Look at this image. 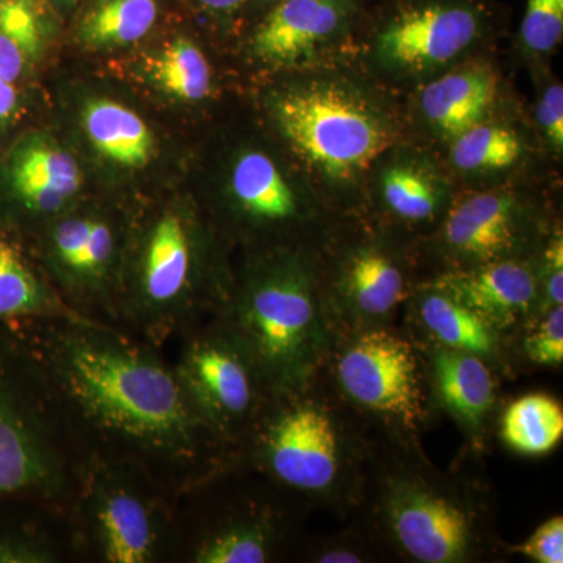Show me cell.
Returning <instances> with one entry per match:
<instances>
[{"label":"cell","instance_id":"12","mask_svg":"<svg viewBox=\"0 0 563 563\" xmlns=\"http://www.w3.org/2000/svg\"><path fill=\"white\" fill-rule=\"evenodd\" d=\"M209 38L180 11L136 49L99 65L165 117L180 122L201 120L224 92Z\"/></svg>","mask_w":563,"mask_h":563},{"label":"cell","instance_id":"9","mask_svg":"<svg viewBox=\"0 0 563 563\" xmlns=\"http://www.w3.org/2000/svg\"><path fill=\"white\" fill-rule=\"evenodd\" d=\"M324 372L376 432L418 440L431 421L435 404L424 352L395 324L333 336Z\"/></svg>","mask_w":563,"mask_h":563},{"label":"cell","instance_id":"20","mask_svg":"<svg viewBox=\"0 0 563 563\" xmlns=\"http://www.w3.org/2000/svg\"><path fill=\"white\" fill-rule=\"evenodd\" d=\"M428 280L512 342L542 312L539 255L437 273Z\"/></svg>","mask_w":563,"mask_h":563},{"label":"cell","instance_id":"25","mask_svg":"<svg viewBox=\"0 0 563 563\" xmlns=\"http://www.w3.org/2000/svg\"><path fill=\"white\" fill-rule=\"evenodd\" d=\"M499 96V76L490 62L455 63L422 85L415 102L418 120L437 140L455 136L490 118Z\"/></svg>","mask_w":563,"mask_h":563},{"label":"cell","instance_id":"10","mask_svg":"<svg viewBox=\"0 0 563 563\" xmlns=\"http://www.w3.org/2000/svg\"><path fill=\"white\" fill-rule=\"evenodd\" d=\"M131 214V202L95 192L24 243L63 301L90 320L118 321Z\"/></svg>","mask_w":563,"mask_h":563},{"label":"cell","instance_id":"40","mask_svg":"<svg viewBox=\"0 0 563 563\" xmlns=\"http://www.w3.org/2000/svg\"><path fill=\"white\" fill-rule=\"evenodd\" d=\"M52 13L62 21L63 27L68 24L70 18H73L74 11L80 5L81 0H43Z\"/></svg>","mask_w":563,"mask_h":563},{"label":"cell","instance_id":"30","mask_svg":"<svg viewBox=\"0 0 563 563\" xmlns=\"http://www.w3.org/2000/svg\"><path fill=\"white\" fill-rule=\"evenodd\" d=\"M504 444L526 457L550 454L563 439L562 404L544 393L515 399L499 418Z\"/></svg>","mask_w":563,"mask_h":563},{"label":"cell","instance_id":"1","mask_svg":"<svg viewBox=\"0 0 563 563\" xmlns=\"http://www.w3.org/2000/svg\"><path fill=\"white\" fill-rule=\"evenodd\" d=\"M22 368L103 443L173 473L220 468L224 446L192 410L172 366L109 322L0 325Z\"/></svg>","mask_w":563,"mask_h":563},{"label":"cell","instance_id":"26","mask_svg":"<svg viewBox=\"0 0 563 563\" xmlns=\"http://www.w3.org/2000/svg\"><path fill=\"white\" fill-rule=\"evenodd\" d=\"M63 31L43 0H0V79L38 81L54 51L63 46Z\"/></svg>","mask_w":563,"mask_h":563},{"label":"cell","instance_id":"28","mask_svg":"<svg viewBox=\"0 0 563 563\" xmlns=\"http://www.w3.org/2000/svg\"><path fill=\"white\" fill-rule=\"evenodd\" d=\"M38 320L96 321L70 309L27 246L0 229V325Z\"/></svg>","mask_w":563,"mask_h":563},{"label":"cell","instance_id":"38","mask_svg":"<svg viewBox=\"0 0 563 563\" xmlns=\"http://www.w3.org/2000/svg\"><path fill=\"white\" fill-rule=\"evenodd\" d=\"M536 121L548 147L554 154L563 151V87L561 81H551L540 91L536 107Z\"/></svg>","mask_w":563,"mask_h":563},{"label":"cell","instance_id":"4","mask_svg":"<svg viewBox=\"0 0 563 563\" xmlns=\"http://www.w3.org/2000/svg\"><path fill=\"white\" fill-rule=\"evenodd\" d=\"M357 509L384 553L404 561L474 563L504 550L484 488L440 472L418 440L377 432Z\"/></svg>","mask_w":563,"mask_h":563},{"label":"cell","instance_id":"33","mask_svg":"<svg viewBox=\"0 0 563 563\" xmlns=\"http://www.w3.org/2000/svg\"><path fill=\"white\" fill-rule=\"evenodd\" d=\"M383 554V548L358 526L317 539L306 555L314 563H368L379 561Z\"/></svg>","mask_w":563,"mask_h":563},{"label":"cell","instance_id":"21","mask_svg":"<svg viewBox=\"0 0 563 563\" xmlns=\"http://www.w3.org/2000/svg\"><path fill=\"white\" fill-rule=\"evenodd\" d=\"M184 11L177 0H81L63 31V46L92 63L122 57Z\"/></svg>","mask_w":563,"mask_h":563},{"label":"cell","instance_id":"27","mask_svg":"<svg viewBox=\"0 0 563 563\" xmlns=\"http://www.w3.org/2000/svg\"><path fill=\"white\" fill-rule=\"evenodd\" d=\"M290 523L272 504H252L225 515L199 540L196 563H268L277 561L290 542Z\"/></svg>","mask_w":563,"mask_h":563},{"label":"cell","instance_id":"22","mask_svg":"<svg viewBox=\"0 0 563 563\" xmlns=\"http://www.w3.org/2000/svg\"><path fill=\"white\" fill-rule=\"evenodd\" d=\"M368 190L373 191L374 203L385 221L406 232H432L454 199L442 169L421 152L401 144L377 163Z\"/></svg>","mask_w":563,"mask_h":563},{"label":"cell","instance_id":"41","mask_svg":"<svg viewBox=\"0 0 563 563\" xmlns=\"http://www.w3.org/2000/svg\"><path fill=\"white\" fill-rule=\"evenodd\" d=\"M277 2H280V0H250V2H247L246 20H244V27H246V25L250 24L251 21H254L255 18L261 16L263 11L272 9L273 5H276Z\"/></svg>","mask_w":563,"mask_h":563},{"label":"cell","instance_id":"13","mask_svg":"<svg viewBox=\"0 0 563 563\" xmlns=\"http://www.w3.org/2000/svg\"><path fill=\"white\" fill-rule=\"evenodd\" d=\"M99 192L54 124H32L0 150V229L29 242L44 224Z\"/></svg>","mask_w":563,"mask_h":563},{"label":"cell","instance_id":"32","mask_svg":"<svg viewBox=\"0 0 563 563\" xmlns=\"http://www.w3.org/2000/svg\"><path fill=\"white\" fill-rule=\"evenodd\" d=\"M563 36V0H526L520 41L531 55L551 54Z\"/></svg>","mask_w":563,"mask_h":563},{"label":"cell","instance_id":"18","mask_svg":"<svg viewBox=\"0 0 563 563\" xmlns=\"http://www.w3.org/2000/svg\"><path fill=\"white\" fill-rule=\"evenodd\" d=\"M363 0H280L240 33L244 58L269 76L309 69L347 38Z\"/></svg>","mask_w":563,"mask_h":563},{"label":"cell","instance_id":"24","mask_svg":"<svg viewBox=\"0 0 563 563\" xmlns=\"http://www.w3.org/2000/svg\"><path fill=\"white\" fill-rule=\"evenodd\" d=\"M420 347L428 363L433 404L453 418L473 448L483 450L498 406L499 373L470 352Z\"/></svg>","mask_w":563,"mask_h":563},{"label":"cell","instance_id":"14","mask_svg":"<svg viewBox=\"0 0 563 563\" xmlns=\"http://www.w3.org/2000/svg\"><path fill=\"white\" fill-rule=\"evenodd\" d=\"M493 24L485 0H398L377 22L369 51L396 79H422L462 62Z\"/></svg>","mask_w":563,"mask_h":563},{"label":"cell","instance_id":"29","mask_svg":"<svg viewBox=\"0 0 563 563\" xmlns=\"http://www.w3.org/2000/svg\"><path fill=\"white\" fill-rule=\"evenodd\" d=\"M450 144V163L468 177L499 176L512 172L525 161L521 133L506 122L490 118L455 136Z\"/></svg>","mask_w":563,"mask_h":563},{"label":"cell","instance_id":"36","mask_svg":"<svg viewBox=\"0 0 563 563\" xmlns=\"http://www.w3.org/2000/svg\"><path fill=\"white\" fill-rule=\"evenodd\" d=\"M504 553L523 555L536 563L563 562V517L554 515L543 521L525 542L504 544Z\"/></svg>","mask_w":563,"mask_h":563},{"label":"cell","instance_id":"34","mask_svg":"<svg viewBox=\"0 0 563 563\" xmlns=\"http://www.w3.org/2000/svg\"><path fill=\"white\" fill-rule=\"evenodd\" d=\"M210 38L242 33L250 0H177Z\"/></svg>","mask_w":563,"mask_h":563},{"label":"cell","instance_id":"3","mask_svg":"<svg viewBox=\"0 0 563 563\" xmlns=\"http://www.w3.org/2000/svg\"><path fill=\"white\" fill-rule=\"evenodd\" d=\"M262 125L290 154L329 209L351 211L380 158L401 141L395 110L342 73L282 74L262 90Z\"/></svg>","mask_w":563,"mask_h":563},{"label":"cell","instance_id":"11","mask_svg":"<svg viewBox=\"0 0 563 563\" xmlns=\"http://www.w3.org/2000/svg\"><path fill=\"white\" fill-rule=\"evenodd\" d=\"M322 306L332 335L395 324L421 282L409 255L383 233L336 236L314 250Z\"/></svg>","mask_w":563,"mask_h":563},{"label":"cell","instance_id":"17","mask_svg":"<svg viewBox=\"0 0 563 563\" xmlns=\"http://www.w3.org/2000/svg\"><path fill=\"white\" fill-rule=\"evenodd\" d=\"M5 336V335H3ZM65 477L38 398L7 339L0 344V501L57 495Z\"/></svg>","mask_w":563,"mask_h":563},{"label":"cell","instance_id":"15","mask_svg":"<svg viewBox=\"0 0 563 563\" xmlns=\"http://www.w3.org/2000/svg\"><path fill=\"white\" fill-rule=\"evenodd\" d=\"M192 410L225 448L250 435L269 390L261 372L218 318L190 336L174 366Z\"/></svg>","mask_w":563,"mask_h":563},{"label":"cell","instance_id":"19","mask_svg":"<svg viewBox=\"0 0 563 563\" xmlns=\"http://www.w3.org/2000/svg\"><path fill=\"white\" fill-rule=\"evenodd\" d=\"M85 483L91 537L103 561H157L165 544V523L154 503L109 462H96Z\"/></svg>","mask_w":563,"mask_h":563},{"label":"cell","instance_id":"23","mask_svg":"<svg viewBox=\"0 0 563 563\" xmlns=\"http://www.w3.org/2000/svg\"><path fill=\"white\" fill-rule=\"evenodd\" d=\"M406 313L415 333L410 336L420 346H440L470 352L490 363L499 374L514 369V342L493 329L479 314L463 306L453 296L424 280L407 301Z\"/></svg>","mask_w":563,"mask_h":563},{"label":"cell","instance_id":"35","mask_svg":"<svg viewBox=\"0 0 563 563\" xmlns=\"http://www.w3.org/2000/svg\"><path fill=\"white\" fill-rule=\"evenodd\" d=\"M38 85H18L0 79V150L32 125L41 103Z\"/></svg>","mask_w":563,"mask_h":563},{"label":"cell","instance_id":"16","mask_svg":"<svg viewBox=\"0 0 563 563\" xmlns=\"http://www.w3.org/2000/svg\"><path fill=\"white\" fill-rule=\"evenodd\" d=\"M539 210L512 188L463 192L428 235L443 272L487 263L526 261L542 251L548 233Z\"/></svg>","mask_w":563,"mask_h":563},{"label":"cell","instance_id":"31","mask_svg":"<svg viewBox=\"0 0 563 563\" xmlns=\"http://www.w3.org/2000/svg\"><path fill=\"white\" fill-rule=\"evenodd\" d=\"M515 355L537 366L558 368L563 363V306L537 314L514 339Z\"/></svg>","mask_w":563,"mask_h":563},{"label":"cell","instance_id":"8","mask_svg":"<svg viewBox=\"0 0 563 563\" xmlns=\"http://www.w3.org/2000/svg\"><path fill=\"white\" fill-rule=\"evenodd\" d=\"M217 318L251 355L269 393L303 383L328 362L333 335L312 247L244 257Z\"/></svg>","mask_w":563,"mask_h":563},{"label":"cell","instance_id":"39","mask_svg":"<svg viewBox=\"0 0 563 563\" xmlns=\"http://www.w3.org/2000/svg\"><path fill=\"white\" fill-rule=\"evenodd\" d=\"M55 551L40 536L0 528V563H49Z\"/></svg>","mask_w":563,"mask_h":563},{"label":"cell","instance_id":"5","mask_svg":"<svg viewBox=\"0 0 563 563\" xmlns=\"http://www.w3.org/2000/svg\"><path fill=\"white\" fill-rule=\"evenodd\" d=\"M377 432L344 401L324 368L269 393L239 448L252 466L299 501L346 515L357 510Z\"/></svg>","mask_w":563,"mask_h":563},{"label":"cell","instance_id":"7","mask_svg":"<svg viewBox=\"0 0 563 563\" xmlns=\"http://www.w3.org/2000/svg\"><path fill=\"white\" fill-rule=\"evenodd\" d=\"M55 79L54 125L79 155L96 190L136 202L184 181L192 152L165 114L102 69Z\"/></svg>","mask_w":563,"mask_h":563},{"label":"cell","instance_id":"2","mask_svg":"<svg viewBox=\"0 0 563 563\" xmlns=\"http://www.w3.org/2000/svg\"><path fill=\"white\" fill-rule=\"evenodd\" d=\"M229 255L185 181L133 202L118 321L161 344L203 318L213 320L231 295Z\"/></svg>","mask_w":563,"mask_h":563},{"label":"cell","instance_id":"37","mask_svg":"<svg viewBox=\"0 0 563 563\" xmlns=\"http://www.w3.org/2000/svg\"><path fill=\"white\" fill-rule=\"evenodd\" d=\"M539 274L542 312L551 307L563 306V235L558 225L548 233L540 251Z\"/></svg>","mask_w":563,"mask_h":563},{"label":"cell","instance_id":"6","mask_svg":"<svg viewBox=\"0 0 563 563\" xmlns=\"http://www.w3.org/2000/svg\"><path fill=\"white\" fill-rule=\"evenodd\" d=\"M190 166L199 169L191 191L211 228L244 257L284 247L317 250L331 229V209L266 129L214 136Z\"/></svg>","mask_w":563,"mask_h":563}]
</instances>
